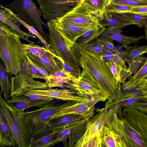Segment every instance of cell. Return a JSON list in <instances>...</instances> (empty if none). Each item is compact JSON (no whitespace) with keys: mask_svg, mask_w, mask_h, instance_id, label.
Instances as JSON below:
<instances>
[{"mask_svg":"<svg viewBox=\"0 0 147 147\" xmlns=\"http://www.w3.org/2000/svg\"><path fill=\"white\" fill-rule=\"evenodd\" d=\"M107 122L126 147H147V115L132 105L111 108Z\"/></svg>","mask_w":147,"mask_h":147,"instance_id":"obj_1","label":"cell"},{"mask_svg":"<svg viewBox=\"0 0 147 147\" xmlns=\"http://www.w3.org/2000/svg\"><path fill=\"white\" fill-rule=\"evenodd\" d=\"M74 53L82 70L79 79L90 83L103 92L108 96L109 100H117L123 95L121 84L115 79L102 55L85 50Z\"/></svg>","mask_w":147,"mask_h":147,"instance_id":"obj_2","label":"cell"},{"mask_svg":"<svg viewBox=\"0 0 147 147\" xmlns=\"http://www.w3.org/2000/svg\"><path fill=\"white\" fill-rule=\"evenodd\" d=\"M19 35L0 21V57L7 72L10 75L20 73L26 58V53Z\"/></svg>","mask_w":147,"mask_h":147,"instance_id":"obj_3","label":"cell"},{"mask_svg":"<svg viewBox=\"0 0 147 147\" xmlns=\"http://www.w3.org/2000/svg\"><path fill=\"white\" fill-rule=\"evenodd\" d=\"M0 111L9 125L15 142L19 147H29L31 141L30 127L24 112L9 105L1 94Z\"/></svg>","mask_w":147,"mask_h":147,"instance_id":"obj_4","label":"cell"},{"mask_svg":"<svg viewBox=\"0 0 147 147\" xmlns=\"http://www.w3.org/2000/svg\"><path fill=\"white\" fill-rule=\"evenodd\" d=\"M6 7L10 8L15 13L30 26L37 29L46 41H48V35L44 30L42 26H48L43 20L42 14L33 0H14Z\"/></svg>","mask_w":147,"mask_h":147,"instance_id":"obj_5","label":"cell"},{"mask_svg":"<svg viewBox=\"0 0 147 147\" xmlns=\"http://www.w3.org/2000/svg\"><path fill=\"white\" fill-rule=\"evenodd\" d=\"M51 20L59 24L88 28L94 27L100 24L84 1L64 15Z\"/></svg>","mask_w":147,"mask_h":147,"instance_id":"obj_6","label":"cell"},{"mask_svg":"<svg viewBox=\"0 0 147 147\" xmlns=\"http://www.w3.org/2000/svg\"><path fill=\"white\" fill-rule=\"evenodd\" d=\"M47 24L49 32L48 42L51 48L57 56L81 71L79 60L76 54L69 50L63 37L57 29L48 21Z\"/></svg>","mask_w":147,"mask_h":147,"instance_id":"obj_7","label":"cell"},{"mask_svg":"<svg viewBox=\"0 0 147 147\" xmlns=\"http://www.w3.org/2000/svg\"><path fill=\"white\" fill-rule=\"evenodd\" d=\"M38 4L43 18L47 21L64 15L80 4V0H36Z\"/></svg>","mask_w":147,"mask_h":147,"instance_id":"obj_8","label":"cell"},{"mask_svg":"<svg viewBox=\"0 0 147 147\" xmlns=\"http://www.w3.org/2000/svg\"><path fill=\"white\" fill-rule=\"evenodd\" d=\"M32 77L20 72L11 79L10 98L24 95L32 90L48 88L45 82L35 80Z\"/></svg>","mask_w":147,"mask_h":147,"instance_id":"obj_9","label":"cell"},{"mask_svg":"<svg viewBox=\"0 0 147 147\" xmlns=\"http://www.w3.org/2000/svg\"><path fill=\"white\" fill-rule=\"evenodd\" d=\"M88 118L61 129L55 141V145L61 142L64 147H74L85 132Z\"/></svg>","mask_w":147,"mask_h":147,"instance_id":"obj_10","label":"cell"},{"mask_svg":"<svg viewBox=\"0 0 147 147\" xmlns=\"http://www.w3.org/2000/svg\"><path fill=\"white\" fill-rule=\"evenodd\" d=\"M123 47L125 49L121 53L122 57L127 63V68L134 74L147 59V57L143 56L144 54L147 53V45L138 47L135 45L133 46H126Z\"/></svg>","mask_w":147,"mask_h":147,"instance_id":"obj_11","label":"cell"},{"mask_svg":"<svg viewBox=\"0 0 147 147\" xmlns=\"http://www.w3.org/2000/svg\"><path fill=\"white\" fill-rule=\"evenodd\" d=\"M99 22L105 27H114L121 30L130 25H135L140 28L143 27L140 23L124 13L111 12L106 8L103 19Z\"/></svg>","mask_w":147,"mask_h":147,"instance_id":"obj_12","label":"cell"},{"mask_svg":"<svg viewBox=\"0 0 147 147\" xmlns=\"http://www.w3.org/2000/svg\"><path fill=\"white\" fill-rule=\"evenodd\" d=\"M26 56L42 66L50 74L63 69L59 57L48 50L41 55L26 53Z\"/></svg>","mask_w":147,"mask_h":147,"instance_id":"obj_13","label":"cell"},{"mask_svg":"<svg viewBox=\"0 0 147 147\" xmlns=\"http://www.w3.org/2000/svg\"><path fill=\"white\" fill-rule=\"evenodd\" d=\"M96 113L88 121L85 132L80 139L94 136L100 131L109 115L110 109L97 108Z\"/></svg>","mask_w":147,"mask_h":147,"instance_id":"obj_14","label":"cell"},{"mask_svg":"<svg viewBox=\"0 0 147 147\" xmlns=\"http://www.w3.org/2000/svg\"><path fill=\"white\" fill-rule=\"evenodd\" d=\"M27 93L50 97L57 100L65 101L82 102L88 98L76 95L73 90L65 88L59 89L57 88L53 89L48 88L46 89L34 90Z\"/></svg>","mask_w":147,"mask_h":147,"instance_id":"obj_15","label":"cell"},{"mask_svg":"<svg viewBox=\"0 0 147 147\" xmlns=\"http://www.w3.org/2000/svg\"><path fill=\"white\" fill-rule=\"evenodd\" d=\"M94 108L83 114H72L57 118L49 123L47 135L57 129H59L84 119L90 118L96 113Z\"/></svg>","mask_w":147,"mask_h":147,"instance_id":"obj_16","label":"cell"},{"mask_svg":"<svg viewBox=\"0 0 147 147\" xmlns=\"http://www.w3.org/2000/svg\"><path fill=\"white\" fill-rule=\"evenodd\" d=\"M63 88H67L74 91L77 95L81 97L89 98L92 96L100 95L109 100L108 95L94 87L90 83L79 78L65 84Z\"/></svg>","mask_w":147,"mask_h":147,"instance_id":"obj_17","label":"cell"},{"mask_svg":"<svg viewBox=\"0 0 147 147\" xmlns=\"http://www.w3.org/2000/svg\"><path fill=\"white\" fill-rule=\"evenodd\" d=\"M48 22L57 29L62 36L70 51L76 40L86 30L90 28L59 24L51 20Z\"/></svg>","mask_w":147,"mask_h":147,"instance_id":"obj_18","label":"cell"},{"mask_svg":"<svg viewBox=\"0 0 147 147\" xmlns=\"http://www.w3.org/2000/svg\"><path fill=\"white\" fill-rule=\"evenodd\" d=\"M0 21L17 33L20 38L30 42H31L28 40L29 38L37 37L31 34L24 32L20 28L21 24L12 14L10 8L1 5H0Z\"/></svg>","mask_w":147,"mask_h":147,"instance_id":"obj_19","label":"cell"},{"mask_svg":"<svg viewBox=\"0 0 147 147\" xmlns=\"http://www.w3.org/2000/svg\"><path fill=\"white\" fill-rule=\"evenodd\" d=\"M105 27L100 24L94 27L88 28L75 42L70 51L75 53L82 50L84 47L90 42L96 40L105 30Z\"/></svg>","mask_w":147,"mask_h":147,"instance_id":"obj_20","label":"cell"},{"mask_svg":"<svg viewBox=\"0 0 147 147\" xmlns=\"http://www.w3.org/2000/svg\"><path fill=\"white\" fill-rule=\"evenodd\" d=\"M122 30L113 27H107L102 35L112 39L121 43L123 47L139 43L145 38V36H128L121 34Z\"/></svg>","mask_w":147,"mask_h":147,"instance_id":"obj_21","label":"cell"},{"mask_svg":"<svg viewBox=\"0 0 147 147\" xmlns=\"http://www.w3.org/2000/svg\"><path fill=\"white\" fill-rule=\"evenodd\" d=\"M147 84V59L138 71L121 85L124 92L132 90Z\"/></svg>","mask_w":147,"mask_h":147,"instance_id":"obj_22","label":"cell"},{"mask_svg":"<svg viewBox=\"0 0 147 147\" xmlns=\"http://www.w3.org/2000/svg\"><path fill=\"white\" fill-rule=\"evenodd\" d=\"M100 135L102 147H126L121 138L108 124L106 121L100 131Z\"/></svg>","mask_w":147,"mask_h":147,"instance_id":"obj_23","label":"cell"},{"mask_svg":"<svg viewBox=\"0 0 147 147\" xmlns=\"http://www.w3.org/2000/svg\"><path fill=\"white\" fill-rule=\"evenodd\" d=\"M55 100L36 101L32 100L24 95L15 98H10L6 101L11 106L24 111L26 109L33 107L38 108L42 107L52 103Z\"/></svg>","mask_w":147,"mask_h":147,"instance_id":"obj_24","label":"cell"},{"mask_svg":"<svg viewBox=\"0 0 147 147\" xmlns=\"http://www.w3.org/2000/svg\"><path fill=\"white\" fill-rule=\"evenodd\" d=\"M0 115V146L13 147L15 141L11 130L6 118L1 111Z\"/></svg>","mask_w":147,"mask_h":147,"instance_id":"obj_25","label":"cell"},{"mask_svg":"<svg viewBox=\"0 0 147 147\" xmlns=\"http://www.w3.org/2000/svg\"><path fill=\"white\" fill-rule=\"evenodd\" d=\"M84 2L91 13L99 21L102 20L106 8L110 4V0H84Z\"/></svg>","mask_w":147,"mask_h":147,"instance_id":"obj_26","label":"cell"},{"mask_svg":"<svg viewBox=\"0 0 147 147\" xmlns=\"http://www.w3.org/2000/svg\"><path fill=\"white\" fill-rule=\"evenodd\" d=\"M139 101L145 102V101L141 97L128 96L123 94L120 98L117 100H107L105 107L108 109L114 107L122 108L127 106L132 105Z\"/></svg>","mask_w":147,"mask_h":147,"instance_id":"obj_27","label":"cell"},{"mask_svg":"<svg viewBox=\"0 0 147 147\" xmlns=\"http://www.w3.org/2000/svg\"><path fill=\"white\" fill-rule=\"evenodd\" d=\"M115 79L123 84L126 79L132 75V72L127 67H125L115 63L107 62Z\"/></svg>","mask_w":147,"mask_h":147,"instance_id":"obj_28","label":"cell"},{"mask_svg":"<svg viewBox=\"0 0 147 147\" xmlns=\"http://www.w3.org/2000/svg\"><path fill=\"white\" fill-rule=\"evenodd\" d=\"M61 129L32 141L29 147H51L55 145V141Z\"/></svg>","mask_w":147,"mask_h":147,"instance_id":"obj_29","label":"cell"},{"mask_svg":"<svg viewBox=\"0 0 147 147\" xmlns=\"http://www.w3.org/2000/svg\"><path fill=\"white\" fill-rule=\"evenodd\" d=\"M0 81L3 98L5 101H7L11 98V83L6 70L1 63L0 65Z\"/></svg>","mask_w":147,"mask_h":147,"instance_id":"obj_30","label":"cell"},{"mask_svg":"<svg viewBox=\"0 0 147 147\" xmlns=\"http://www.w3.org/2000/svg\"><path fill=\"white\" fill-rule=\"evenodd\" d=\"M34 78L46 80V78L32 63L31 60L26 56V58L22 65L21 72Z\"/></svg>","mask_w":147,"mask_h":147,"instance_id":"obj_31","label":"cell"},{"mask_svg":"<svg viewBox=\"0 0 147 147\" xmlns=\"http://www.w3.org/2000/svg\"><path fill=\"white\" fill-rule=\"evenodd\" d=\"M11 12L13 15L16 18L20 24L24 26L28 30L30 33L36 36L38 38L46 48L52 53L56 54L51 48L49 44L39 32L37 31L36 29L26 22L18 15L15 13L12 10H11Z\"/></svg>","mask_w":147,"mask_h":147,"instance_id":"obj_32","label":"cell"},{"mask_svg":"<svg viewBox=\"0 0 147 147\" xmlns=\"http://www.w3.org/2000/svg\"><path fill=\"white\" fill-rule=\"evenodd\" d=\"M74 147H102L100 133L90 138L80 139Z\"/></svg>","mask_w":147,"mask_h":147,"instance_id":"obj_33","label":"cell"},{"mask_svg":"<svg viewBox=\"0 0 147 147\" xmlns=\"http://www.w3.org/2000/svg\"><path fill=\"white\" fill-rule=\"evenodd\" d=\"M102 56L107 62L114 63L127 68L125 62L122 57L109 49L104 52Z\"/></svg>","mask_w":147,"mask_h":147,"instance_id":"obj_34","label":"cell"},{"mask_svg":"<svg viewBox=\"0 0 147 147\" xmlns=\"http://www.w3.org/2000/svg\"><path fill=\"white\" fill-rule=\"evenodd\" d=\"M24 49L26 53H30L38 56L42 55L48 50L43 47L33 43L23 44Z\"/></svg>","mask_w":147,"mask_h":147,"instance_id":"obj_35","label":"cell"},{"mask_svg":"<svg viewBox=\"0 0 147 147\" xmlns=\"http://www.w3.org/2000/svg\"><path fill=\"white\" fill-rule=\"evenodd\" d=\"M98 43L106 47L122 57V53L115 46L113 40L110 38L100 36L96 40Z\"/></svg>","mask_w":147,"mask_h":147,"instance_id":"obj_36","label":"cell"},{"mask_svg":"<svg viewBox=\"0 0 147 147\" xmlns=\"http://www.w3.org/2000/svg\"><path fill=\"white\" fill-rule=\"evenodd\" d=\"M108 49L94 40L85 46L82 50L89 51L97 54L102 56L104 52Z\"/></svg>","mask_w":147,"mask_h":147,"instance_id":"obj_37","label":"cell"},{"mask_svg":"<svg viewBox=\"0 0 147 147\" xmlns=\"http://www.w3.org/2000/svg\"><path fill=\"white\" fill-rule=\"evenodd\" d=\"M110 4L137 7L147 6V2L137 0H111Z\"/></svg>","mask_w":147,"mask_h":147,"instance_id":"obj_38","label":"cell"},{"mask_svg":"<svg viewBox=\"0 0 147 147\" xmlns=\"http://www.w3.org/2000/svg\"><path fill=\"white\" fill-rule=\"evenodd\" d=\"M123 13L140 23L143 27L147 25V15H142L129 13Z\"/></svg>","mask_w":147,"mask_h":147,"instance_id":"obj_39","label":"cell"},{"mask_svg":"<svg viewBox=\"0 0 147 147\" xmlns=\"http://www.w3.org/2000/svg\"><path fill=\"white\" fill-rule=\"evenodd\" d=\"M59 59L63 68L65 70L71 73L78 78H79L80 77L81 75V73L80 71L74 68L60 57H59Z\"/></svg>","mask_w":147,"mask_h":147,"instance_id":"obj_40","label":"cell"},{"mask_svg":"<svg viewBox=\"0 0 147 147\" xmlns=\"http://www.w3.org/2000/svg\"><path fill=\"white\" fill-rule=\"evenodd\" d=\"M24 95L27 96L32 100L36 101L51 100L54 99L50 97L34 94L26 93Z\"/></svg>","mask_w":147,"mask_h":147,"instance_id":"obj_41","label":"cell"},{"mask_svg":"<svg viewBox=\"0 0 147 147\" xmlns=\"http://www.w3.org/2000/svg\"><path fill=\"white\" fill-rule=\"evenodd\" d=\"M132 105L140 112L147 115V101H139Z\"/></svg>","mask_w":147,"mask_h":147,"instance_id":"obj_42","label":"cell"},{"mask_svg":"<svg viewBox=\"0 0 147 147\" xmlns=\"http://www.w3.org/2000/svg\"><path fill=\"white\" fill-rule=\"evenodd\" d=\"M129 13L147 15V6L134 7Z\"/></svg>","mask_w":147,"mask_h":147,"instance_id":"obj_43","label":"cell"},{"mask_svg":"<svg viewBox=\"0 0 147 147\" xmlns=\"http://www.w3.org/2000/svg\"><path fill=\"white\" fill-rule=\"evenodd\" d=\"M33 65L38 69L40 72L42 74L46 79V82L50 75L42 66L37 63L32 61Z\"/></svg>","mask_w":147,"mask_h":147,"instance_id":"obj_44","label":"cell"},{"mask_svg":"<svg viewBox=\"0 0 147 147\" xmlns=\"http://www.w3.org/2000/svg\"><path fill=\"white\" fill-rule=\"evenodd\" d=\"M141 90V95L146 101H147V84L139 87Z\"/></svg>","mask_w":147,"mask_h":147,"instance_id":"obj_45","label":"cell"},{"mask_svg":"<svg viewBox=\"0 0 147 147\" xmlns=\"http://www.w3.org/2000/svg\"><path fill=\"white\" fill-rule=\"evenodd\" d=\"M144 30L145 31V39L147 41V25L145 26L144 27Z\"/></svg>","mask_w":147,"mask_h":147,"instance_id":"obj_46","label":"cell"},{"mask_svg":"<svg viewBox=\"0 0 147 147\" xmlns=\"http://www.w3.org/2000/svg\"><path fill=\"white\" fill-rule=\"evenodd\" d=\"M137 0L147 2V0Z\"/></svg>","mask_w":147,"mask_h":147,"instance_id":"obj_47","label":"cell"},{"mask_svg":"<svg viewBox=\"0 0 147 147\" xmlns=\"http://www.w3.org/2000/svg\"><path fill=\"white\" fill-rule=\"evenodd\" d=\"M110 1H111V0H110Z\"/></svg>","mask_w":147,"mask_h":147,"instance_id":"obj_48","label":"cell"}]
</instances>
